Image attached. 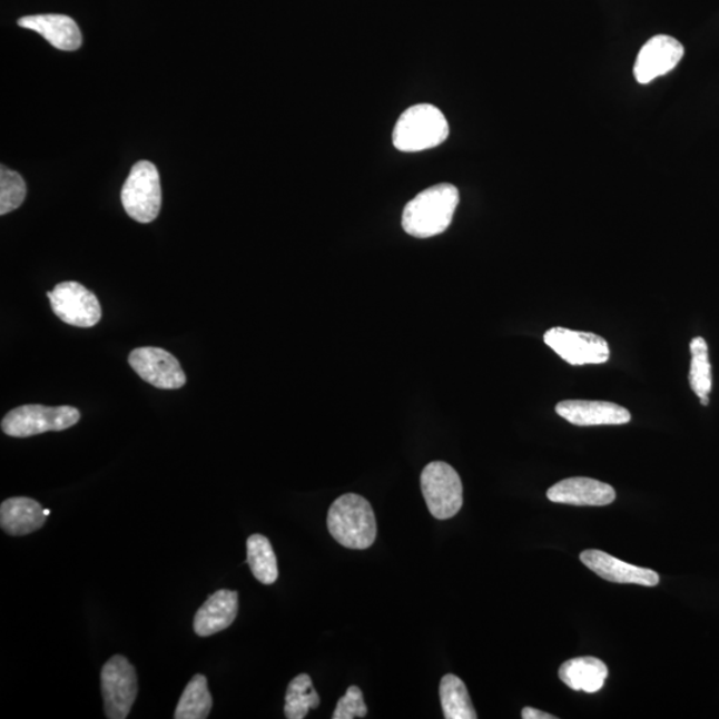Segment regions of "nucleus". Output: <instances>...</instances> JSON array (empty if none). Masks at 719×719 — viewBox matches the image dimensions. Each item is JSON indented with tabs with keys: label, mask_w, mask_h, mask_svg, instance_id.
<instances>
[{
	"label": "nucleus",
	"mask_w": 719,
	"mask_h": 719,
	"mask_svg": "<svg viewBox=\"0 0 719 719\" xmlns=\"http://www.w3.org/2000/svg\"><path fill=\"white\" fill-rule=\"evenodd\" d=\"M460 203L459 189L437 185L425 189L404 208L403 228L417 239H429L445 233Z\"/></svg>",
	"instance_id": "1"
},
{
	"label": "nucleus",
	"mask_w": 719,
	"mask_h": 719,
	"mask_svg": "<svg viewBox=\"0 0 719 719\" xmlns=\"http://www.w3.org/2000/svg\"><path fill=\"white\" fill-rule=\"evenodd\" d=\"M328 529L338 544L364 551L377 538L375 513L364 498L355 493L343 494L329 508Z\"/></svg>",
	"instance_id": "2"
},
{
	"label": "nucleus",
	"mask_w": 719,
	"mask_h": 719,
	"mask_svg": "<svg viewBox=\"0 0 719 719\" xmlns=\"http://www.w3.org/2000/svg\"><path fill=\"white\" fill-rule=\"evenodd\" d=\"M450 137L444 114L432 105L408 108L393 130V146L402 152H420L443 145Z\"/></svg>",
	"instance_id": "3"
},
{
	"label": "nucleus",
	"mask_w": 719,
	"mask_h": 719,
	"mask_svg": "<svg viewBox=\"0 0 719 719\" xmlns=\"http://www.w3.org/2000/svg\"><path fill=\"white\" fill-rule=\"evenodd\" d=\"M79 420L80 412L73 406L23 405L7 413L2 420V431L11 437H31L69 430Z\"/></svg>",
	"instance_id": "4"
},
{
	"label": "nucleus",
	"mask_w": 719,
	"mask_h": 719,
	"mask_svg": "<svg viewBox=\"0 0 719 719\" xmlns=\"http://www.w3.org/2000/svg\"><path fill=\"white\" fill-rule=\"evenodd\" d=\"M121 203L128 216L139 223H151L161 208V186L158 168L151 161H138L121 188Z\"/></svg>",
	"instance_id": "5"
},
{
	"label": "nucleus",
	"mask_w": 719,
	"mask_h": 719,
	"mask_svg": "<svg viewBox=\"0 0 719 719\" xmlns=\"http://www.w3.org/2000/svg\"><path fill=\"white\" fill-rule=\"evenodd\" d=\"M422 491L434 519L450 520L463 508V483L459 473L443 461H433L424 467Z\"/></svg>",
	"instance_id": "6"
},
{
	"label": "nucleus",
	"mask_w": 719,
	"mask_h": 719,
	"mask_svg": "<svg viewBox=\"0 0 719 719\" xmlns=\"http://www.w3.org/2000/svg\"><path fill=\"white\" fill-rule=\"evenodd\" d=\"M106 717L126 719L138 696L137 671L124 656H114L100 673Z\"/></svg>",
	"instance_id": "7"
},
{
	"label": "nucleus",
	"mask_w": 719,
	"mask_h": 719,
	"mask_svg": "<svg viewBox=\"0 0 719 719\" xmlns=\"http://www.w3.org/2000/svg\"><path fill=\"white\" fill-rule=\"evenodd\" d=\"M544 342L568 364L575 366L603 364L610 356L605 338L592 332L554 327L545 332Z\"/></svg>",
	"instance_id": "8"
},
{
	"label": "nucleus",
	"mask_w": 719,
	"mask_h": 719,
	"mask_svg": "<svg viewBox=\"0 0 719 719\" xmlns=\"http://www.w3.org/2000/svg\"><path fill=\"white\" fill-rule=\"evenodd\" d=\"M51 308L60 321L78 328H91L101 318L98 297L77 282L58 284L49 294Z\"/></svg>",
	"instance_id": "9"
},
{
	"label": "nucleus",
	"mask_w": 719,
	"mask_h": 719,
	"mask_svg": "<svg viewBox=\"0 0 719 719\" xmlns=\"http://www.w3.org/2000/svg\"><path fill=\"white\" fill-rule=\"evenodd\" d=\"M128 362L148 384L159 390H179L187 383L179 360L166 349L145 347L131 352Z\"/></svg>",
	"instance_id": "10"
},
{
	"label": "nucleus",
	"mask_w": 719,
	"mask_h": 719,
	"mask_svg": "<svg viewBox=\"0 0 719 719\" xmlns=\"http://www.w3.org/2000/svg\"><path fill=\"white\" fill-rule=\"evenodd\" d=\"M684 56L683 46L669 36H656L643 45L634 63V78L640 85H649L657 78L673 71Z\"/></svg>",
	"instance_id": "11"
},
{
	"label": "nucleus",
	"mask_w": 719,
	"mask_h": 719,
	"mask_svg": "<svg viewBox=\"0 0 719 719\" xmlns=\"http://www.w3.org/2000/svg\"><path fill=\"white\" fill-rule=\"evenodd\" d=\"M555 413L577 426L623 425L632 420L623 406L592 400H564L555 405Z\"/></svg>",
	"instance_id": "12"
},
{
	"label": "nucleus",
	"mask_w": 719,
	"mask_h": 719,
	"mask_svg": "<svg viewBox=\"0 0 719 719\" xmlns=\"http://www.w3.org/2000/svg\"><path fill=\"white\" fill-rule=\"evenodd\" d=\"M582 564L593 571L601 579L615 583H636L642 587H656L660 575L651 569L640 568L613 558L605 552L589 549L582 552Z\"/></svg>",
	"instance_id": "13"
},
{
	"label": "nucleus",
	"mask_w": 719,
	"mask_h": 719,
	"mask_svg": "<svg viewBox=\"0 0 719 719\" xmlns=\"http://www.w3.org/2000/svg\"><path fill=\"white\" fill-rule=\"evenodd\" d=\"M552 503L577 506H605L615 500L612 485L588 477H571L549 487L546 493Z\"/></svg>",
	"instance_id": "14"
},
{
	"label": "nucleus",
	"mask_w": 719,
	"mask_h": 719,
	"mask_svg": "<svg viewBox=\"0 0 719 719\" xmlns=\"http://www.w3.org/2000/svg\"><path fill=\"white\" fill-rule=\"evenodd\" d=\"M239 613V593L221 589L208 597L195 615L194 630L199 637L223 632L236 620Z\"/></svg>",
	"instance_id": "15"
},
{
	"label": "nucleus",
	"mask_w": 719,
	"mask_h": 719,
	"mask_svg": "<svg viewBox=\"0 0 719 719\" xmlns=\"http://www.w3.org/2000/svg\"><path fill=\"white\" fill-rule=\"evenodd\" d=\"M18 24L23 29L38 32L58 50L77 51L83 42L77 22L60 13L23 17L18 20Z\"/></svg>",
	"instance_id": "16"
},
{
	"label": "nucleus",
	"mask_w": 719,
	"mask_h": 719,
	"mask_svg": "<svg viewBox=\"0 0 719 719\" xmlns=\"http://www.w3.org/2000/svg\"><path fill=\"white\" fill-rule=\"evenodd\" d=\"M50 511L29 498H13L0 505V526L10 535H27L45 525Z\"/></svg>",
	"instance_id": "17"
},
{
	"label": "nucleus",
	"mask_w": 719,
	"mask_h": 719,
	"mask_svg": "<svg viewBox=\"0 0 719 719\" xmlns=\"http://www.w3.org/2000/svg\"><path fill=\"white\" fill-rule=\"evenodd\" d=\"M559 676L567 687L592 695L603 688L609 670L599 658L579 657L562 663Z\"/></svg>",
	"instance_id": "18"
},
{
	"label": "nucleus",
	"mask_w": 719,
	"mask_h": 719,
	"mask_svg": "<svg viewBox=\"0 0 719 719\" xmlns=\"http://www.w3.org/2000/svg\"><path fill=\"white\" fill-rule=\"evenodd\" d=\"M440 700L446 719H476L470 693L457 676L446 674L440 682Z\"/></svg>",
	"instance_id": "19"
},
{
	"label": "nucleus",
	"mask_w": 719,
	"mask_h": 719,
	"mask_svg": "<svg viewBox=\"0 0 719 719\" xmlns=\"http://www.w3.org/2000/svg\"><path fill=\"white\" fill-rule=\"evenodd\" d=\"M247 564L255 579L264 585H273L279 577L276 554L269 540L263 534H253L247 541Z\"/></svg>",
	"instance_id": "20"
},
{
	"label": "nucleus",
	"mask_w": 719,
	"mask_h": 719,
	"mask_svg": "<svg viewBox=\"0 0 719 719\" xmlns=\"http://www.w3.org/2000/svg\"><path fill=\"white\" fill-rule=\"evenodd\" d=\"M213 709V697L208 690L206 676L196 674L183 691L178 708L175 710L176 719H206Z\"/></svg>",
	"instance_id": "21"
},
{
	"label": "nucleus",
	"mask_w": 719,
	"mask_h": 719,
	"mask_svg": "<svg viewBox=\"0 0 719 719\" xmlns=\"http://www.w3.org/2000/svg\"><path fill=\"white\" fill-rule=\"evenodd\" d=\"M321 707V697L308 674H298L288 684L284 715L288 719H304L311 709Z\"/></svg>",
	"instance_id": "22"
},
{
	"label": "nucleus",
	"mask_w": 719,
	"mask_h": 719,
	"mask_svg": "<svg viewBox=\"0 0 719 719\" xmlns=\"http://www.w3.org/2000/svg\"><path fill=\"white\" fill-rule=\"evenodd\" d=\"M690 354L689 383L691 390L700 400L709 398L711 386H713V376H711L708 343L703 337H696L691 341Z\"/></svg>",
	"instance_id": "23"
},
{
	"label": "nucleus",
	"mask_w": 719,
	"mask_h": 719,
	"mask_svg": "<svg viewBox=\"0 0 719 719\" xmlns=\"http://www.w3.org/2000/svg\"><path fill=\"white\" fill-rule=\"evenodd\" d=\"M26 183L18 173L2 166L0 168V215L16 211L26 199Z\"/></svg>",
	"instance_id": "24"
},
{
	"label": "nucleus",
	"mask_w": 719,
	"mask_h": 719,
	"mask_svg": "<svg viewBox=\"0 0 719 719\" xmlns=\"http://www.w3.org/2000/svg\"><path fill=\"white\" fill-rule=\"evenodd\" d=\"M368 715V708L364 702L363 691L357 687H351L344 697L338 700L334 719L364 718Z\"/></svg>",
	"instance_id": "25"
},
{
	"label": "nucleus",
	"mask_w": 719,
	"mask_h": 719,
	"mask_svg": "<svg viewBox=\"0 0 719 719\" xmlns=\"http://www.w3.org/2000/svg\"><path fill=\"white\" fill-rule=\"evenodd\" d=\"M521 717L524 719H555L558 717H554L549 713H544V711L534 709V708H524L522 709Z\"/></svg>",
	"instance_id": "26"
}]
</instances>
